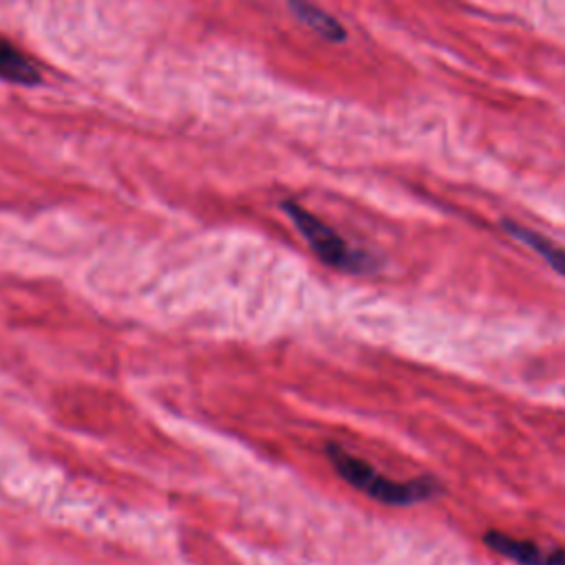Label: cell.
I'll use <instances>...</instances> for the list:
<instances>
[{"label":"cell","mask_w":565,"mask_h":565,"mask_svg":"<svg viewBox=\"0 0 565 565\" xmlns=\"http://www.w3.org/2000/svg\"><path fill=\"white\" fill-rule=\"evenodd\" d=\"M0 77L15 84H38L40 73L29 57L0 35Z\"/></svg>","instance_id":"5"},{"label":"cell","mask_w":565,"mask_h":565,"mask_svg":"<svg viewBox=\"0 0 565 565\" xmlns=\"http://www.w3.org/2000/svg\"><path fill=\"white\" fill-rule=\"evenodd\" d=\"M282 210L294 221V225L305 236L316 256L329 267L342 271H369L373 267V258L369 254L351 247L331 225H327L313 212L305 210L296 201H285Z\"/></svg>","instance_id":"2"},{"label":"cell","mask_w":565,"mask_h":565,"mask_svg":"<svg viewBox=\"0 0 565 565\" xmlns=\"http://www.w3.org/2000/svg\"><path fill=\"white\" fill-rule=\"evenodd\" d=\"M483 543L492 552L514 561L516 565H565V552L563 550L541 547L534 541H523V539L503 534L499 530L486 532Z\"/></svg>","instance_id":"3"},{"label":"cell","mask_w":565,"mask_h":565,"mask_svg":"<svg viewBox=\"0 0 565 565\" xmlns=\"http://www.w3.org/2000/svg\"><path fill=\"white\" fill-rule=\"evenodd\" d=\"M501 225H503V230L512 238H516L519 243H523L530 249H534L556 274L565 276V247L556 245L552 238H547V236H543V234H539V232H534V230H530L525 225H519L514 221L505 218Z\"/></svg>","instance_id":"4"},{"label":"cell","mask_w":565,"mask_h":565,"mask_svg":"<svg viewBox=\"0 0 565 565\" xmlns=\"http://www.w3.org/2000/svg\"><path fill=\"white\" fill-rule=\"evenodd\" d=\"M289 7L296 11V15H298L305 24H309V26H311L316 33H320L322 38L333 40V42L344 40V35H347L344 26H342L335 18H331L327 11H322V9H318L316 4H311L309 0H289Z\"/></svg>","instance_id":"6"},{"label":"cell","mask_w":565,"mask_h":565,"mask_svg":"<svg viewBox=\"0 0 565 565\" xmlns=\"http://www.w3.org/2000/svg\"><path fill=\"white\" fill-rule=\"evenodd\" d=\"M327 459L331 461L333 470L351 483L355 490L364 492L366 497L386 503V505H413L417 501H426L439 492V483L430 477H417L411 481H395L377 472L364 459L351 455L340 444L329 441L324 446Z\"/></svg>","instance_id":"1"}]
</instances>
